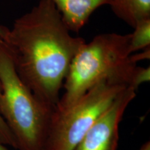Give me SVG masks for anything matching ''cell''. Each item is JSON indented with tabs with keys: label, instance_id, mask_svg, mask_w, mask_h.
I'll list each match as a JSON object with an SVG mask.
<instances>
[{
	"label": "cell",
	"instance_id": "cell-1",
	"mask_svg": "<svg viewBox=\"0 0 150 150\" xmlns=\"http://www.w3.org/2000/svg\"><path fill=\"white\" fill-rule=\"evenodd\" d=\"M70 32L55 5L39 0L15 20L2 40L23 83L55 110L71 63L86 42Z\"/></svg>",
	"mask_w": 150,
	"mask_h": 150
},
{
	"label": "cell",
	"instance_id": "cell-2",
	"mask_svg": "<svg viewBox=\"0 0 150 150\" xmlns=\"http://www.w3.org/2000/svg\"><path fill=\"white\" fill-rule=\"evenodd\" d=\"M129 40L130 33H106L84 43L71 63L56 110L69 106L104 79L116 80L134 89L139 66L131 59Z\"/></svg>",
	"mask_w": 150,
	"mask_h": 150
},
{
	"label": "cell",
	"instance_id": "cell-3",
	"mask_svg": "<svg viewBox=\"0 0 150 150\" xmlns=\"http://www.w3.org/2000/svg\"><path fill=\"white\" fill-rule=\"evenodd\" d=\"M0 115L19 150H44L55 110L37 98L23 83L0 40Z\"/></svg>",
	"mask_w": 150,
	"mask_h": 150
},
{
	"label": "cell",
	"instance_id": "cell-4",
	"mask_svg": "<svg viewBox=\"0 0 150 150\" xmlns=\"http://www.w3.org/2000/svg\"><path fill=\"white\" fill-rule=\"evenodd\" d=\"M127 87L112 79L98 82L74 103L55 110L44 150H74L86 133Z\"/></svg>",
	"mask_w": 150,
	"mask_h": 150
},
{
	"label": "cell",
	"instance_id": "cell-5",
	"mask_svg": "<svg viewBox=\"0 0 150 150\" xmlns=\"http://www.w3.org/2000/svg\"><path fill=\"white\" fill-rule=\"evenodd\" d=\"M136 91L127 87L82 137L74 150H117L119 125Z\"/></svg>",
	"mask_w": 150,
	"mask_h": 150
},
{
	"label": "cell",
	"instance_id": "cell-6",
	"mask_svg": "<svg viewBox=\"0 0 150 150\" xmlns=\"http://www.w3.org/2000/svg\"><path fill=\"white\" fill-rule=\"evenodd\" d=\"M61 15L71 32L77 33L99 7L110 5L112 0H50Z\"/></svg>",
	"mask_w": 150,
	"mask_h": 150
},
{
	"label": "cell",
	"instance_id": "cell-7",
	"mask_svg": "<svg viewBox=\"0 0 150 150\" xmlns=\"http://www.w3.org/2000/svg\"><path fill=\"white\" fill-rule=\"evenodd\" d=\"M113 13L131 27L150 18V0H112Z\"/></svg>",
	"mask_w": 150,
	"mask_h": 150
},
{
	"label": "cell",
	"instance_id": "cell-8",
	"mask_svg": "<svg viewBox=\"0 0 150 150\" xmlns=\"http://www.w3.org/2000/svg\"><path fill=\"white\" fill-rule=\"evenodd\" d=\"M130 33L129 52L131 54L150 47V18L138 22Z\"/></svg>",
	"mask_w": 150,
	"mask_h": 150
},
{
	"label": "cell",
	"instance_id": "cell-9",
	"mask_svg": "<svg viewBox=\"0 0 150 150\" xmlns=\"http://www.w3.org/2000/svg\"><path fill=\"white\" fill-rule=\"evenodd\" d=\"M1 95V83L0 80V97ZM0 142L4 145H8L17 149V143L12 133L0 115Z\"/></svg>",
	"mask_w": 150,
	"mask_h": 150
},
{
	"label": "cell",
	"instance_id": "cell-10",
	"mask_svg": "<svg viewBox=\"0 0 150 150\" xmlns=\"http://www.w3.org/2000/svg\"><path fill=\"white\" fill-rule=\"evenodd\" d=\"M150 79V67H138V70L135 76L134 81V88L135 90L138 88V87L145 82H148Z\"/></svg>",
	"mask_w": 150,
	"mask_h": 150
},
{
	"label": "cell",
	"instance_id": "cell-11",
	"mask_svg": "<svg viewBox=\"0 0 150 150\" xmlns=\"http://www.w3.org/2000/svg\"><path fill=\"white\" fill-rule=\"evenodd\" d=\"M9 28L0 24V40H4L8 32Z\"/></svg>",
	"mask_w": 150,
	"mask_h": 150
},
{
	"label": "cell",
	"instance_id": "cell-12",
	"mask_svg": "<svg viewBox=\"0 0 150 150\" xmlns=\"http://www.w3.org/2000/svg\"><path fill=\"white\" fill-rule=\"evenodd\" d=\"M138 150H150V142L147 141L145 142Z\"/></svg>",
	"mask_w": 150,
	"mask_h": 150
},
{
	"label": "cell",
	"instance_id": "cell-13",
	"mask_svg": "<svg viewBox=\"0 0 150 150\" xmlns=\"http://www.w3.org/2000/svg\"><path fill=\"white\" fill-rule=\"evenodd\" d=\"M0 150H8V149L5 147V145H4V144H2L1 142H0Z\"/></svg>",
	"mask_w": 150,
	"mask_h": 150
}]
</instances>
